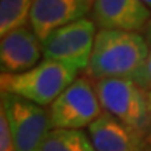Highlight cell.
<instances>
[{
    "label": "cell",
    "mask_w": 151,
    "mask_h": 151,
    "mask_svg": "<svg viewBox=\"0 0 151 151\" xmlns=\"http://www.w3.org/2000/svg\"><path fill=\"white\" fill-rule=\"evenodd\" d=\"M141 1H143V4L147 6V7L151 10V0H141Z\"/></svg>",
    "instance_id": "obj_17"
},
{
    "label": "cell",
    "mask_w": 151,
    "mask_h": 151,
    "mask_svg": "<svg viewBox=\"0 0 151 151\" xmlns=\"http://www.w3.org/2000/svg\"><path fill=\"white\" fill-rule=\"evenodd\" d=\"M35 0H0V37L29 24Z\"/></svg>",
    "instance_id": "obj_12"
},
{
    "label": "cell",
    "mask_w": 151,
    "mask_h": 151,
    "mask_svg": "<svg viewBox=\"0 0 151 151\" xmlns=\"http://www.w3.org/2000/svg\"><path fill=\"white\" fill-rule=\"evenodd\" d=\"M69 66L43 59L39 65L20 74L0 76L1 92L13 94L41 106H50L55 99L78 77Z\"/></svg>",
    "instance_id": "obj_2"
},
{
    "label": "cell",
    "mask_w": 151,
    "mask_h": 151,
    "mask_svg": "<svg viewBox=\"0 0 151 151\" xmlns=\"http://www.w3.org/2000/svg\"><path fill=\"white\" fill-rule=\"evenodd\" d=\"M147 99H148V115H150V137H151V91H147Z\"/></svg>",
    "instance_id": "obj_16"
},
{
    "label": "cell",
    "mask_w": 151,
    "mask_h": 151,
    "mask_svg": "<svg viewBox=\"0 0 151 151\" xmlns=\"http://www.w3.org/2000/svg\"><path fill=\"white\" fill-rule=\"evenodd\" d=\"M132 80H134L143 90L151 91V49H150V53L147 56L146 62L141 66V69L137 71V74Z\"/></svg>",
    "instance_id": "obj_14"
},
{
    "label": "cell",
    "mask_w": 151,
    "mask_h": 151,
    "mask_svg": "<svg viewBox=\"0 0 151 151\" xmlns=\"http://www.w3.org/2000/svg\"><path fill=\"white\" fill-rule=\"evenodd\" d=\"M0 108L6 113L17 151H41L52 130L49 109L27 99L1 92Z\"/></svg>",
    "instance_id": "obj_6"
},
{
    "label": "cell",
    "mask_w": 151,
    "mask_h": 151,
    "mask_svg": "<svg viewBox=\"0 0 151 151\" xmlns=\"http://www.w3.org/2000/svg\"><path fill=\"white\" fill-rule=\"evenodd\" d=\"M92 6L94 0H35L29 25L38 38L45 41L56 29L87 18Z\"/></svg>",
    "instance_id": "obj_8"
},
{
    "label": "cell",
    "mask_w": 151,
    "mask_h": 151,
    "mask_svg": "<svg viewBox=\"0 0 151 151\" xmlns=\"http://www.w3.org/2000/svg\"><path fill=\"white\" fill-rule=\"evenodd\" d=\"M87 130L97 151L144 150V136L106 112L101 113Z\"/></svg>",
    "instance_id": "obj_10"
},
{
    "label": "cell",
    "mask_w": 151,
    "mask_h": 151,
    "mask_svg": "<svg viewBox=\"0 0 151 151\" xmlns=\"http://www.w3.org/2000/svg\"><path fill=\"white\" fill-rule=\"evenodd\" d=\"M97 32V24L90 18H83L59 28L42 41L43 59L66 65L78 73L86 71Z\"/></svg>",
    "instance_id": "obj_5"
},
{
    "label": "cell",
    "mask_w": 151,
    "mask_h": 151,
    "mask_svg": "<svg viewBox=\"0 0 151 151\" xmlns=\"http://www.w3.org/2000/svg\"><path fill=\"white\" fill-rule=\"evenodd\" d=\"M94 81L77 77L49 106L52 129L81 130L102 113Z\"/></svg>",
    "instance_id": "obj_4"
},
{
    "label": "cell",
    "mask_w": 151,
    "mask_h": 151,
    "mask_svg": "<svg viewBox=\"0 0 151 151\" xmlns=\"http://www.w3.org/2000/svg\"><path fill=\"white\" fill-rule=\"evenodd\" d=\"M104 112L146 136L150 133L147 91L132 78H105L94 83Z\"/></svg>",
    "instance_id": "obj_3"
},
{
    "label": "cell",
    "mask_w": 151,
    "mask_h": 151,
    "mask_svg": "<svg viewBox=\"0 0 151 151\" xmlns=\"http://www.w3.org/2000/svg\"><path fill=\"white\" fill-rule=\"evenodd\" d=\"M94 22L99 29H143L151 18V10L141 0H94Z\"/></svg>",
    "instance_id": "obj_9"
},
{
    "label": "cell",
    "mask_w": 151,
    "mask_h": 151,
    "mask_svg": "<svg viewBox=\"0 0 151 151\" xmlns=\"http://www.w3.org/2000/svg\"><path fill=\"white\" fill-rule=\"evenodd\" d=\"M41 151H97L88 133L73 129H52Z\"/></svg>",
    "instance_id": "obj_11"
},
{
    "label": "cell",
    "mask_w": 151,
    "mask_h": 151,
    "mask_svg": "<svg viewBox=\"0 0 151 151\" xmlns=\"http://www.w3.org/2000/svg\"><path fill=\"white\" fill-rule=\"evenodd\" d=\"M150 53L144 37L134 31L98 29L86 76L91 81L133 78Z\"/></svg>",
    "instance_id": "obj_1"
},
{
    "label": "cell",
    "mask_w": 151,
    "mask_h": 151,
    "mask_svg": "<svg viewBox=\"0 0 151 151\" xmlns=\"http://www.w3.org/2000/svg\"><path fill=\"white\" fill-rule=\"evenodd\" d=\"M43 60V45L31 25H22L1 37L0 69L1 73L20 74Z\"/></svg>",
    "instance_id": "obj_7"
},
{
    "label": "cell",
    "mask_w": 151,
    "mask_h": 151,
    "mask_svg": "<svg viewBox=\"0 0 151 151\" xmlns=\"http://www.w3.org/2000/svg\"><path fill=\"white\" fill-rule=\"evenodd\" d=\"M0 151H17L6 113L0 108Z\"/></svg>",
    "instance_id": "obj_13"
},
{
    "label": "cell",
    "mask_w": 151,
    "mask_h": 151,
    "mask_svg": "<svg viewBox=\"0 0 151 151\" xmlns=\"http://www.w3.org/2000/svg\"><path fill=\"white\" fill-rule=\"evenodd\" d=\"M143 37H144V39L147 41V43H148V46L151 49V18L146 24V27L143 28Z\"/></svg>",
    "instance_id": "obj_15"
}]
</instances>
